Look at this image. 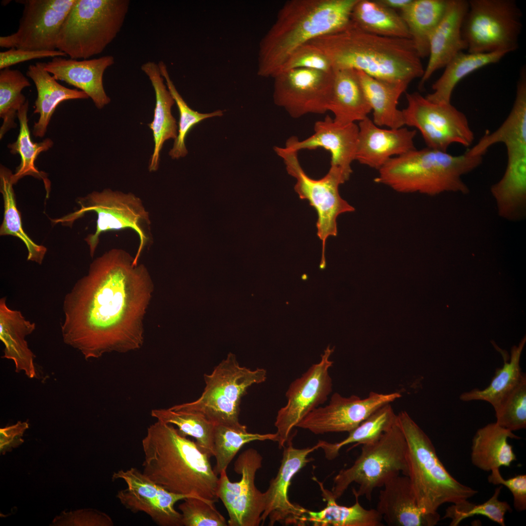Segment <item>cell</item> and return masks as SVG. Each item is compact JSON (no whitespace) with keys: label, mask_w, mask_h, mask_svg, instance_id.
<instances>
[{"label":"cell","mask_w":526,"mask_h":526,"mask_svg":"<svg viewBox=\"0 0 526 526\" xmlns=\"http://www.w3.org/2000/svg\"><path fill=\"white\" fill-rule=\"evenodd\" d=\"M482 156L472 155L468 151L453 155L428 147L415 149L391 158L378 170L375 181L400 193H465L469 189L462 176L479 166Z\"/></svg>","instance_id":"5b68a950"},{"label":"cell","mask_w":526,"mask_h":526,"mask_svg":"<svg viewBox=\"0 0 526 526\" xmlns=\"http://www.w3.org/2000/svg\"><path fill=\"white\" fill-rule=\"evenodd\" d=\"M29 101L26 100L24 104L17 113L19 122V132L17 140L7 146L10 152L13 154H19L21 162L17 167L16 172L13 174L12 181L14 184L27 175L42 179L47 190L49 189V182L44 172L39 171L35 165V161L40 153L48 150L53 146V141L50 138L44 139L38 143L33 142L31 138L28 126L27 112Z\"/></svg>","instance_id":"60d3db41"},{"label":"cell","mask_w":526,"mask_h":526,"mask_svg":"<svg viewBox=\"0 0 526 526\" xmlns=\"http://www.w3.org/2000/svg\"><path fill=\"white\" fill-rule=\"evenodd\" d=\"M75 0H20L23 5L17 31L0 37V46L55 51L60 28Z\"/></svg>","instance_id":"2e32d148"},{"label":"cell","mask_w":526,"mask_h":526,"mask_svg":"<svg viewBox=\"0 0 526 526\" xmlns=\"http://www.w3.org/2000/svg\"><path fill=\"white\" fill-rule=\"evenodd\" d=\"M357 0H289L259 44L257 74L274 77L296 49L351 21Z\"/></svg>","instance_id":"277c9868"},{"label":"cell","mask_w":526,"mask_h":526,"mask_svg":"<svg viewBox=\"0 0 526 526\" xmlns=\"http://www.w3.org/2000/svg\"><path fill=\"white\" fill-rule=\"evenodd\" d=\"M263 457L255 449L243 451L234 464V470L241 476L240 480L231 482L226 470L218 478L216 495L225 507L229 526H258L265 509L264 492L255 484L257 471L262 466Z\"/></svg>","instance_id":"9a60e30c"},{"label":"cell","mask_w":526,"mask_h":526,"mask_svg":"<svg viewBox=\"0 0 526 526\" xmlns=\"http://www.w3.org/2000/svg\"><path fill=\"white\" fill-rule=\"evenodd\" d=\"M27 77L19 70L9 67L0 71V116L3 119L0 129V138L12 128L17 113L26 101L22 90L30 86Z\"/></svg>","instance_id":"ee69618b"},{"label":"cell","mask_w":526,"mask_h":526,"mask_svg":"<svg viewBox=\"0 0 526 526\" xmlns=\"http://www.w3.org/2000/svg\"><path fill=\"white\" fill-rule=\"evenodd\" d=\"M273 78L274 103L292 117L328 111L334 71L297 68L281 72Z\"/></svg>","instance_id":"e0dca14e"},{"label":"cell","mask_w":526,"mask_h":526,"mask_svg":"<svg viewBox=\"0 0 526 526\" xmlns=\"http://www.w3.org/2000/svg\"><path fill=\"white\" fill-rule=\"evenodd\" d=\"M292 438L290 435L286 441L278 473L264 492L265 509L261 517L262 525L267 519L270 526L277 522L299 526L307 523L308 509L290 502L289 488L294 475L311 461L308 457L309 454L320 448L322 442L319 440L313 447L298 449L293 446Z\"/></svg>","instance_id":"d6986e66"},{"label":"cell","mask_w":526,"mask_h":526,"mask_svg":"<svg viewBox=\"0 0 526 526\" xmlns=\"http://www.w3.org/2000/svg\"><path fill=\"white\" fill-rule=\"evenodd\" d=\"M366 97L373 112V121L378 127L398 129L405 126L402 110L397 108L399 99L409 84L375 78L357 71Z\"/></svg>","instance_id":"1f68e13d"},{"label":"cell","mask_w":526,"mask_h":526,"mask_svg":"<svg viewBox=\"0 0 526 526\" xmlns=\"http://www.w3.org/2000/svg\"><path fill=\"white\" fill-rule=\"evenodd\" d=\"M397 414L395 413L391 403L386 404L376 409L357 427L348 432L346 438L334 443L322 441L320 448L327 459L333 460L339 455L340 450L346 445L355 443L350 448L351 449L359 445L376 442L397 423Z\"/></svg>","instance_id":"f35d334b"},{"label":"cell","mask_w":526,"mask_h":526,"mask_svg":"<svg viewBox=\"0 0 526 526\" xmlns=\"http://www.w3.org/2000/svg\"><path fill=\"white\" fill-rule=\"evenodd\" d=\"M405 125L417 129L429 148L447 151L452 144L470 146L474 135L466 115L451 103H437L417 92L407 93Z\"/></svg>","instance_id":"4fadbf2b"},{"label":"cell","mask_w":526,"mask_h":526,"mask_svg":"<svg viewBox=\"0 0 526 526\" xmlns=\"http://www.w3.org/2000/svg\"><path fill=\"white\" fill-rule=\"evenodd\" d=\"M133 261L122 249L108 251L64 298L63 341L86 359L143 344V321L153 285L146 267Z\"/></svg>","instance_id":"6da1fadb"},{"label":"cell","mask_w":526,"mask_h":526,"mask_svg":"<svg viewBox=\"0 0 526 526\" xmlns=\"http://www.w3.org/2000/svg\"><path fill=\"white\" fill-rule=\"evenodd\" d=\"M26 75L34 82L37 91L34 113H39L38 120L33 128L35 137H42L57 106L62 102L72 99H85L89 97L84 92L64 87L57 82L44 67V63L30 65Z\"/></svg>","instance_id":"f546056e"},{"label":"cell","mask_w":526,"mask_h":526,"mask_svg":"<svg viewBox=\"0 0 526 526\" xmlns=\"http://www.w3.org/2000/svg\"><path fill=\"white\" fill-rule=\"evenodd\" d=\"M297 68L312 69L328 72L334 71L327 56L319 49L309 43L293 51L284 62L278 74Z\"/></svg>","instance_id":"681fc988"},{"label":"cell","mask_w":526,"mask_h":526,"mask_svg":"<svg viewBox=\"0 0 526 526\" xmlns=\"http://www.w3.org/2000/svg\"><path fill=\"white\" fill-rule=\"evenodd\" d=\"M80 208L60 218L51 219L54 224H60L70 226L87 212L94 211L97 214L95 231L85 239L93 257L99 237L109 231L126 228L133 230L139 238V246L134 257L133 264H138L139 259L145 248L151 242L150 221L142 201L134 194L124 193L110 189L93 191L85 197L77 199Z\"/></svg>","instance_id":"9c48e42d"},{"label":"cell","mask_w":526,"mask_h":526,"mask_svg":"<svg viewBox=\"0 0 526 526\" xmlns=\"http://www.w3.org/2000/svg\"><path fill=\"white\" fill-rule=\"evenodd\" d=\"M319 485L326 506L318 511L307 510V523L314 526H382V516L376 509L364 508L355 496L356 502L351 507L337 504L331 491L325 488L323 483L314 478Z\"/></svg>","instance_id":"d6a6232c"},{"label":"cell","mask_w":526,"mask_h":526,"mask_svg":"<svg viewBox=\"0 0 526 526\" xmlns=\"http://www.w3.org/2000/svg\"><path fill=\"white\" fill-rule=\"evenodd\" d=\"M178 506L185 526H227V521L216 508L215 501L188 497Z\"/></svg>","instance_id":"c3c4849f"},{"label":"cell","mask_w":526,"mask_h":526,"mask_svg":"<svg viewBox=\"0 0 526 526\" xmlns=\"http://www.w3.org/2000/svg\"><path fill=\"white\" fill-rule=\"evenodd\" d=\"M13 174L9 169L0 165V191L4 202V214L0 235H12L20 239L27 249V260L41 264L47 248L35 243L23 230L20 214L16 206L13 188Z\"/></svg>","instance_id":"ab89813d"},{"label":"cell","mask_w":526,"mask_h":526,"mask_svg":"<svg viewBox=\"0 0 526 526\" xmlns=\"http://www.w3.org/2000/svg\"><path fill=\"white\" fill-rule=\"evenodd\" d=\"M112 479L123 480L127 485L116 495L126 509L134 513H145L160 526H182L181 513L175 509V504L188 497H197L169 491L134 467L118 470Z\"/></svg>","instance_id":"ac0fdd59"},{"label":"cell","mask_w":526,"mask_h":526,"mask_svg":"<svg viewBox=\"0 0 526 526\" xmlns=\"http://www.w3.org/2000/svg\"><path fill=\"white\" fill-rule=\"evenodd\" d=\"M522 13L514 0H470L462 35L471 53L506 52L518 48Z\"/></svg>","instance_id":"8fae6325"},{"label":"cell","mask_w":526,"mask_h":526,"mask_svg":"<svg viewBox=\"0 0 526 526\" xmlns=\"http://www.w3.org/2000/svg\"><path fill=\"white\" fill-rule=\"evenodd\" d=\"M151 415L157 420L176 426L181 435L194 438L203 452L210 458L214 456V424L204 415L195 412L174 411L169 408L152 410Z\"/></svg>","instance_id":"b9f144b4"},{"label":"cell","mask_w":526,"mask_h":526,"mask_svg":"<svg viewBox=\"0 0 526 526\" xmlns=\"http://www.w3.org/2000/svg\"><path fill=\"white\" fill-rule=\"evenodd\" d=\"M468 9L467 0H449L446 11L430 39L429 61L419 82L420 88L435 71L445 67L458 53L467 49L462 25Z\"/></svg>","instance_id":"d4e9b609"},{"label":"cell","mask_w":526,"mask_h":526,"mask_svg":"<svg viewBox=\"0 0 526 526\" xmlns=\"http://www.w3.org/2000/svg\"><path fill=\"white\" fill-rule=\"evenodd\" d=\"M507 161L501 179L492 186L499 214L509 220L524 218L526 204V148L507 149Z\"/></svg>","instance_id":"484cf974"},{"label":"cell","mask_w":526,"mask_h":526,"mask_svg":"<svg viewBox=\"0 0 526 526\" xmlns=\"http://www.w3.org/2000/svg\"><path fill=\"white\" fill-rule=\"evenodd\" d=\"M129 0H75L59 30L56 49L71 59L99 55L120 31Z\"/></svg>","instance_id":"52a82bcc"},{"label":"cell","mask_w":526,"mask_h":526,"mask_svg":"<svg viewBox=\"0 0 526 526\" xmlns=\"http://www.w3.org/2000/svg\"><path fill=\"white\" fill-rule=\"evenodd\" d=\"M278 441L277 433L260 434L248 432L229 426L214 424L213 432L214 456L216 464L213 468L217 475L226 470L228 465L245 444L255 441Z\"/></svg>","instance_id":"7bdbcfd3"},{"label":"cell","mask_w":526,"mask_h":526,"mask_svg":"<svg viewBox=\"0 0 526 526\" xmlns=\"http://www.w3.org/2000/svg\"><path fill=\"white\" fill-rule=\"evenodd\" d=\"M401 396L399 392L380 394L371 392L367 397L361 398L356 395L344 397L335 393L327 405L313 410L296 427L315 434L349 432L378 408Z\"/></svg>","instance_id":"ffe728a7"},{"label":"cell","mask_w":526,"mask_h":526,"mask_svg":"<svg viewBox=\"0 0 526 526\" xmlns=\"http://www.w3.org/2000/svg\"><path fill=\"white\" fill-rule=\"evenodd\" d=\"M67 56L63 52L55 51H31L12 48L0 52V69L34 59Z\"/></svg>","instance_id":"816d5d0a"},{"label":"cell","mask_w":526,"mask_h":526,"mask_svg":"<svg viewBox=\"0 0 526 526\" xmlns=\"http://www.w3.org/2000/svg\"><path fill=\"white\" fill-rule=\"evenodd\" d=\"M141 70L149 77L155 95V106L152 121L148 124L152 132L154 147L149 166L150 171H155L159 167L160 152L164 142L175 139L177 126L171 114L175 101L162 76L158 64L149 61L141 66Z\"/></svg>","instance_id":"83f0119b"},{"label":"cell","mask_w":526,"mask_h":526,"mask_svg":"<svg viewBox=\"0 0 526 526\" xmlns=\"http://www.w3.org/2000/svg\"><path fill=\"white\" fill-rule=\"evenodd\" d=\"M43 63L44 69L56 80L64 81L85 92L97 109H101L110 102L103 80L106 70L114 63L113 56L82 60L56 56Z\"/></svg>","instance_id":"603a6c76"},{"label":"cell","mask_w":526,"mask_h":526,"mask_svg":"<svg viewBox=\"0 0 526 526\" xmlns=\"http://www.w3.org/2000/svg\"><path fill=\"white\" fill-rule=\"evenodd\" d=\"M308 43L327 56L334 70L353 69L381 80L408 84L424 72L411 38L373 34L351 21L343 29Z\"/></svg>","instance_id":"7a4b0ae2"},{"label":"cell","mask_w":526,"mask_h":526,"mask_svg":"<svg viewBox=\"0 0 526 526\" xmlns=\"http://www.w3.org/2000/svg\"><path fill=\"white\" fill-rule=\"evenodd\" d=\"M158 65L167 87L176 104L179 112L177 136L172 148L169 152V155L172 159H178L185 156L188 153L185 140L191 128L206 118L222 116L223 111L218 110L211 113H202L191 109L177 90L170 78L166 64L163 61H160Z\"/></svg>","instance_id":"f6af8a7d"},{"label":"cell","mask_w":526,"mask_h":526,"mask_svg":"<svg viewBox=\"0 0 526 526\" xmlns=\"http://www.w3.org/2000/svg\"><path fill=\"white\" fill-rule=\"evenodd\" d=\"M355 160L379 170L391 158L415 149V130L383 129L368 117L359 122Z\"/></svg>","instance_id":"7402d4cb"},{"label":"cell","mask_w":526,"mask_h":526,"mask_svg":"<svg viewBox=\"0 0 526 526\" xmlns=\"http://www.w3.org/2000/svg\"><path fill=\"white\" fill-rule=\"evenodd\" d=\"M378 1L385 6L396 11L399 10L400 11L407 7L412 2V0H378Z\"/></svg>","instance_id":"db71d44e"},{"label":"cell","mask_w":526,"mask_h":526,"mask_svg":"<svg viewBox=\"0 0 526 526\" xmlns=\"http://www.w3.org/2000/svg\"><path fill=\"white\" fill-rule=\"evenodd\" d=\"M488 479L489 483L494 485L506 487L511 492L513 497V506L519 511L526 509V475L519 474L514 477L505 479L501 475L499 469L492 470Z\"/></svg>","instance_id":"f907efd6"},{"label":"cell","mask_w":526,"mask_h":526,"mask_svg":"<svg viewBox=\"0 0 526 526\" xmlns=\"http://www.w3.org/2000/svg\"><path fill=\"white\" fill-rule=\"evenodd\" d=\"M503 486L495 488L492 496L486 502L475 504L468 500L451 505L446 509L443 519L451 520V526H457L465 519L474 515H483L490 520L505 526V516L511 511L510 505L506 501L499 500Z\"/></svg>","instance_id":"bcb514c9"},{"label":"cell","mask_w":526,"mask_h":526,"mask_svg":"<svg viewBox=\"0 0 526 526\" xmlns=\"http://www.w3.org/2000/svg\"><path fill=\"white\" fill-rule=\"evenodd\" d=\"M407 442L397 423L376 442L362 445L361 453L349 468L340 470L334 478L331 493L339 498L349 485L356 483L354 496H364L370 501L375 489L383 487L393 478L408 476Z\"/></svg>","instance_id":"30bf717a"},{"label":"cell","mask_w":526,"mask_h":526,"mask_svg":"<svg viewBox=\"0 0 526 526\" xmlns=\"http://www.w3.org/2000/svg\"><path fill=\"white\" fill-rule=\"evenodd\" d=\"M379 492L376 510L390 526H433L438 513H427L418 505L409 479L398 475L386 483Z\"/></svg>","instance_id":"cb8c5ba5"},{"label":"cell","mask_w":526,"mask_h":526,"mask_svg":"<svg viewBox=\"0 0 526 526\" xmlns=\"http://www.w3.org/2000/svg\"><path fill=\"white\" fill-rule=\"evenodd\" d=\"M29 428L27 422L18 421L16 424L0 429V451L4 454L23 442V434Z\"/></svg>","instance_id":"f5cc1de1"},{"label":"cell","mask_w":526,"mask_h":526,"mask_svg":"<svg viewBox=\"0 0 526 526\" xmlns=\"http://www.w3.org/2000/svg\"><path fill=\"white\" fill-rule=\"evenodd\" d=\"M507 54L458 53L447 64L443 73L433 84V92L425 97L434 103H451L453 91L461 80L479 69L498 62Z\"/></svg>","instance_id":"e575fe53"},{"label":"cell","mask_w":526,"mask_h":526,"mask_svg":"<svg viewBox=\"0 0 526 526\" xmlns=\"http://www.w3.org/2000/svg\"><path fill=\"white\" fill-rule=\"evenodd\" d=\"M509 438H521L496 422L479 429L472 440V464L485 471H490L501 467H509L516 460V456L512 446L508 442Z\"/></svg>","instance_id":"4dcf8cb0"},{"label":"cell","mask_w":526,"mask_h":526,"mask_svg":"<svg viewBox=\"0 0 526 526\" xmlns=\"http://www.w3.org/2000/svg\"><path fill=\"white\" fill-rule=\"evenodd\" d=\"M397 423L407 442V476L422 509L436 513L444 504H456L478 493L449 472L430 438L407 412L397 414Z\"/></svg>","instance_id":"8992f818"},{"label":"cell","mask_w":526,"mask_h":526,"mask_svg":"<svg viewBox=\"0 0 526 526\" xmlns=\"http://www.w3.org/2000/svg\"><path fill=\"white\" fill-rule=\"evenodd\" d=\"M500 426L511 432L526 428V376L494 409Z\"/></svg>","instance_id":"7dc6e473"},{"label":"cell","mask_w":526,"mask_h":526,"mask_svg":"<svg viewBox=\"0 0 526 526\" xmlns=\"http://www.w3.org/2000/svg\"><path fill=\"white\" fill-rule=\"evenodd\" d=\"M314 133L300 141L292 136L285 146L299 152L302 150L323 148L331 154V166L342 170L349 179L352 173L351 164L355 160L358 136V126L356 123L341 124L329 115L315 123Z\"/></svg>","instance_id":"44dd1931"},{"label":"cell","mask_w":526,"mask_h":526,"mask_svg":"<svg viewBox=\"0 0 526 526\" xmlns=\"http://www.w3.org/2000/svg\"><path fill=\"white\" fill-rule=\"evenodd\" d=\"M351 21L362 30L373 34L411 38L400 15L378 0H357L352 10Z\"/></svg>","instance_id":"8d00e7d4"},{"label":"cell","mask_w":526,"mask_h":526,"mask_svg":"<svg viewBox=\"0 0 526 526\" xmlns=\"http://www.w3.org/2000/svg\"><path fill=\"white\" fill-rule=\"evenodd\" d=\"M36 324L27 320L20 311L9 308L6 297L0 300V339L4 345L2 358L14 361L16 372L24 371L29 378L37 376L34 360L25 338L35 329Z\"/></svg>","instance_id":"4316f807"},{"label":"cell","mask_w":526,"mask_h":526,"mask_svg":"<svg viewBox=\"0 0 526 526\" xmlns=\"http://www.w3.org/2000/svg\"><path fill=\"white\" fill-rule=\"evenodd\" d=\"M334 350L328 346L320 360L290 384L285 394L287 402L278 411L274 423L279 449L285 446L293 428L309 413L323 404L331 394L333 382L329 370L333 362L330 357Z\"/></svg>","instance_id":"5bb4252c"},{"label":"cell","mask_w":526,"mask_h":526,"mask_svg":"<svg viewBox=\"0 0 526 526\" xmlns=\"http://www.w3.org/2000/svg\"><path fill=\"white\" fill-rule=\"evenodd\" d=\"M448 3L449 0H412L400 11L421 58L429 56L431 36L443 17Z\"/></svg>","instance_id":"836d02e7"},{"label":"cell","mask_w":526,"mask_h":526,"mask_svg":"<svg viewBox=\"0 0 526 526\" xmlns=\"http://www.w3.org/2000/svg\"><path fill=\"white\" fill-rule=\"evenodd\" d=\"M526 341L525 337L518 346H514L511 350L509 360L504 357V364L496 369L490 384L484 389H474L463 393L460 399L463 401L482 400L490 403L496 408L504 399L526 376L522 372L520 357Z\"/></svg>","instance_id":"d590c367"},{"label":"cell","mask_w":526,"mask_h":526,"mask_svg":"<svg viewBox=\"0 0 526 526\" xmlns=\"http://www.w3.org/2000/svg\"><path fill=\"white\" fill-rule=\"evenodd\" d=\"M526 140V71L521 69L517 84L515 99L508 116L495 131L486 133L479 142L467 150L472 155H483L489 147L502 143L506 144Z\"/></svg>","instance_id":"74e56055"},{"label":"cell","mask_w":526,"mask_h":526,"mask_svg":"<svg viewBox=\"0 0 526 526\" xmlns=\"http://www.w3.org/2000/svg\"><path fill=\"white\" fill-rule=\"evenodd\" d=\"M142 447V472L153 482L173 493L217 501L219 477L210 458L173 425L159 420L150 425Z\"/></svg>","instance_id":"3957f363"},{"label":"cell","mask_w":526,"mask_h":526,"mask_svg":"<svg viewBox=\"0 0 526 526\" xmlns=\"http://www.w3.org/2000/svg\"><path fill=\"white\" fill-rule=\"evenodd\" d=\"M204 377L206 385L198 398L169 408L199 413L214 424L247 430L239 420L241 399L251 386L266 380V371L241 366L234 355L229 354Z\"/></svg>","instance_id":"ba28073f"},{"label":"cell","mask_w":526,"mask_h":526,"mask_svg":"<svg viewBox=\"0 0 526 526\" xmlns=\"http://www.w3.org/2000/svg\"><path fill=\"white\" fill-rule=\"evenodd\" d=\"M328 111L341 124L359 122L372 112L356 70H334Z\"/></svg>","instance_id":"f1b7e54d"},{"label":"cell","mask_w":526,"mask_h":526,"mask_svg":"<svg viewBox=\"0 0 526 526\" xmlns=\"http://www.w3.org/2000/svg\"><path fill=\"white\" fill-rule=\"evenodd\" d=\"M274 149L283 160L287 173L296 179L294 190L300 198L307 200L317 212V235L322 242L319 267L323 269L326 266L325 243L330 236L337 235L338 216L342 213L355 211V208L344 200L339 193V186L348 179L341 169L331 166L323 177L314 179L309 177L302 169L297 151L287 146L275 147Z\"/></svg>","instance_id":"7c38bea8"}]
</instances>
